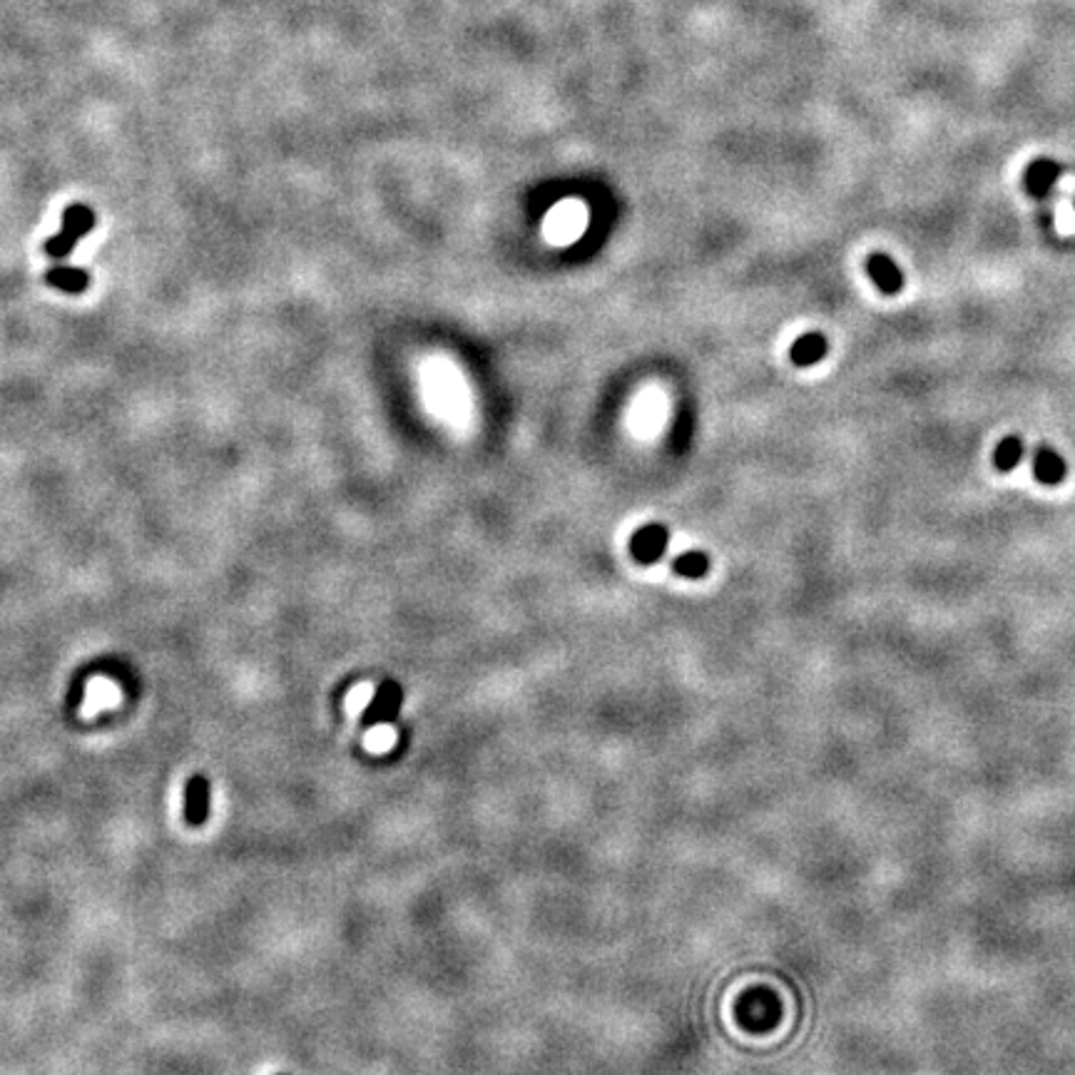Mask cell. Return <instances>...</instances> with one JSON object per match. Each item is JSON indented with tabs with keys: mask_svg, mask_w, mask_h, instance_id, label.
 <instances>
[{
	"mask_svg": "<svg viewBox=\"0 0 1075 1075\" xmlns=\"http://www.w3.org/2000/svg\"><path fill=\"white\" fill-rule=\"evenodd\" d=\"M92 224H95V214L88 207H80V204L68 207L65 210V222H62V231L48 240L45 251L51 254L52 259H65L72 251V247L78 244V240L92 230Z\"/></svg>",
	"mask_w": 1075,
	"mask_h": 1075,
	"instance_id": "cell-1",
	"label": "cell"
},
{
	"mask_svg": "<svg viewBox=\"0 0 1075 1075\" xmlns=\"http://www.w3.org/2000/svg\"><path fill=\"white\" fill-rule=\"evenodd\" d=\"M403 707V690L401 684L393 680H383L376 693H373L372 703L366 704L363 710V727H376V724L393 722V717H399Z\"/></svg>",
	"mask_w": 1075,
	"mask_h": 1075,
	"instance_id": "cell-2",
	"label": "cell"
},
{
	"mask_svg": "<svg viewBox=\"0 0 1075 1075\" xmlns=\"http://www.w3.org/2000/svg\"><path fill=\"white\" fill-rule=\"evenodd\" d=\"M667 543H670V531L660 523H647L640 531L633 533L630 551H633L637 563L650 565L663 558L665 551H667Z\"/></svg>",
	"mask_w": 1075,
	"mask_h": 1075,
	"instance_id": "cell-3",
	"label": "cell"
},
{
	"mask_svg": "<svg viewBox=\"0 0 1075 1075\" xmlns=\"http://www.w3.org/2000/svg\"><path fill=\"white\" fill-rule=\"evenodd\" d=\"M212 792L204 774H194L184 784V822L190 826H202L210 816Z\"/></svg>",
	"mask_w": 1075,
	"mask_h": 1075,
	"instance_id": "cell-4",
	"label": "cell"
},
{
	"mask_svg": "<svg viewBox=\"0 0 1075 1075\" xmlns=\"http://www.w3.org/2000/svg\"><path fill=\"white\" fill-rule=\"evenodd\" d=\"M866 272L872 277V282L882 289L884 294H899L904 289V272L889 254H869L866 259Z\"/></svg>",
	"mask_w": 1075,
	"mask_h": 1075,
	"instance_id": "cell-5",
	"label": "cell"
},
{
	"mask_svg": "<svg viewBox=\"0 0 1075 1075\" xmlns=\"http://www.w3.org/2000/svg\"><path fill=\"white\" fill-rule=\"evenodd\" d=\"M1068 466H1065L1063 456L1051 448V446H1038L1033 451V476L1035 481L1043 486H1058L1063 483Z\"/></svg>",
	"mask_w": 1075,
	"mask_h": 1075,
	"instance_id": "cell-6",
	"label": "cell"
},
{
	"mask_svg": "<svg viewBox=\"0 0 1075 1075\" xmlns=\"http://www.w3.org/2000/svg\"><path fill=\"white\" fill-rule=\"evenodd\" d=\"M829 352V342L822 332H806L802 334L789 349V359L797 366H815L826 356Z\"/></svg>",
	"mask_w": 1075,
	"mask_h": 1075,
	"instance_id": "cell-7",
	"label": "cell"
},
{
	"mask_svg": "<svg viewBox=\"0 0 1075 1075\" xmlns=\"http://www.w3.org/2000/svg\"><path fill=\"white\" fill-rule=\"evenodd\" d=\"M1023 441L1021 436H1005L1004 441L995 446L994 451V466L1001 473L1014 471L1018 463L1023 461Z\"/></svg>",
	"mask_w": 1075,
	"mask_h": 1075,
	"instance_id": "cell-8",
	"label": "cell"
},
{
	"mask_svg": "<svg viewBox=\"0 0 1075 1075\" xmlns=\"http://www.w3.org/2000/svg\"><path fill=\"white\" fill-rule=\"evenodd\" d=\"M673 571L687 580H697L710 571V558L704 551H684L673 561Z\"/></svg>",
	"mask_w": 1075,
	"mask_h": 1075,
	"instance_id": "cell-9",
	"label": "cell"
},
{
	"mask_svg": "<svg viewBox=\"0 0 1075 1075\" xmlns=\"http://www.w3.org/2000/svg\"><path fill=\"white\" fill-rule=\"evenodd\" d=\"M48 282L52 284V287H58V289H62V292L68 294H80L88 289V284H90V277H88V272H82V269H72V267H61V269H52V272H48Z\"/></svg>",
	"mask_w": 1075,
	"mask_h": 1075,
	"instance_id": "cell-10",
	"label": "cell"
}]
</instances>
